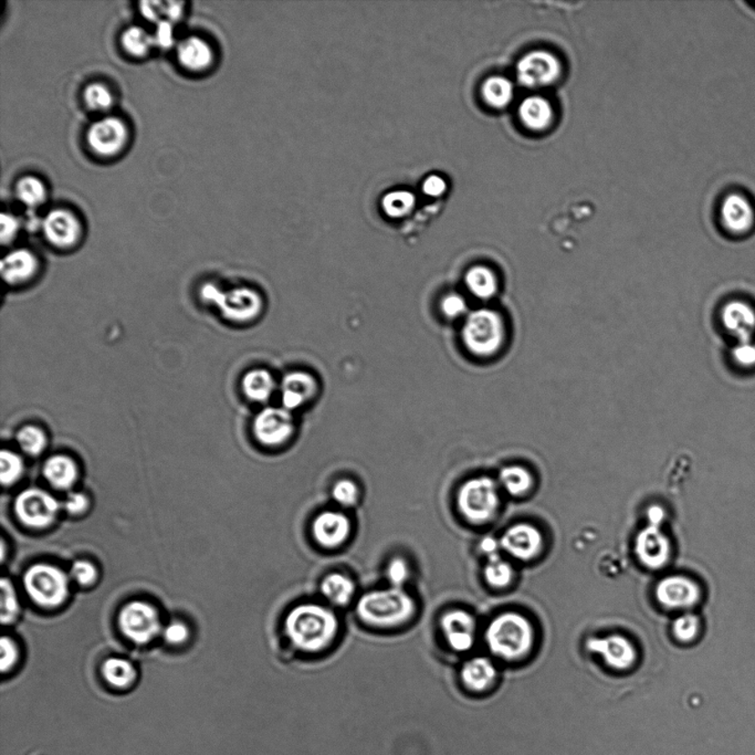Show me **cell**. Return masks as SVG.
I'll list each match as a JSON object with an SVG mask.
<instances>
[{
	"mask_svg": "<svg viewBox=\"0 0 755 755\" xmlns=\"http://www.w3.org/2000/svg\"><path fill=\"white\" fill-rule=\"evenodd\" d=\"M285 626L287 637L297 649L316 652L327 649L336 639L338 621L331 609L302 604L287 614Z\"/></svg>",
	"mask_w": 755,
	"mask_h": 755,
	"instance_id": "6da1fadb",
	"label": "cell"
},
{
	"mask_svg": "<svg viewBox=\"0 0 755 755\" xmlns=\"http://www.w3.org/2000/svg\"><path fill=\"white\" fill-rule=\"evenodd\" d=\"M486 643L498 659L520 660L533 649L534 629L526 616L516 612L503 613L488 626Z\"/></svg>",
	"mask_w": 755,
	"mask_h": 755,
	"instance_id": "7a4b0ae2",
	"label": "cell"
},
{
	"mask_svg": "<svg viewBox=\"0 0 755 755\" xmlns=\"http://www.w3.org/2000/svg\"><path fill=\"white\" fill-rule=\"evenodd\" d=\"M416 605L402 588H390L369 592L357 603L362 620L378 628H393L408 621L415 614Z\"/></svg>",
	"mask_w": 755,
	"mask_h": 755,
	"instance_id": "3957f363",
	"label": "cell"
},
{
	"mask_svg": "<svg viewBox=\"0 0 755 755\" xmlns=\"http://www.w3.org/2000/svg\"><path fill=\"white\" fill-rule=\"evenodd\" d=\"M462 341L472 356L482 358L498 356L507 341L505 318L500 312L488 307L469 313L462 327Z\"/></svg>",
	"mask_w": 755,
	"mask_h": 755,
	"instance_id": "277c9868",
	"label": "cell"
},
{
	"mask_svg": "<svg viewBox=\"0 0 755 755\" xmlns=\"http://www.w3.org/2000/svg\"><path fill=\"white\" fill-rule=\"evenodd\" d=\"M457 503L467 520L474 525H486L499 510V486L489 477L472 478L461 486Z\"/></svg>",
	"mask_w": 755,
	"mask_h": 755,
	"instance_id": "5b68a950",
	"label": "cell"
},
{
	"mask_svg": "<svg viewBox=\"0 0 755 755\" xmlns=\"http://www.w3.org/2000/svg\"><path fill=\"white\" fill-rule=\"evenodd\" d=\"M69 578L50 564H35L25 572L24 587L29 598L43 608H58L69 595Z\"/></svg>",
	"mask_w": 755,
	"mask_h": 755,
	"instance_id": "8992f818",
	"label": "cell"
},
{
	"mask_svg": "<svg viewBox=\"0 0 755 755\" xmlns=\"http://www.w3.org/2000/svg\"><path fill=\"white\" fill-rule=\"evenodd\" d=\"M200 296L203 299L218 306L223 316L231 321L253 320L263 309L260 296L247 287L222 292L213 285H206L200 290Z\"/></svg>",
	"mask_w": 755,
	"mask_h": 755,
	"instance_id": "52a82bcc",
	"label": "cell"
},
{
	"mask_svg": "<svg viewBox=\"0 0 755 755\" xmlns=\"http://www.w3.org/2000/svg\"><path fill=\"white\" fill-rule=\"evenodd\" d=\"M61 505L49 492L38 488L20 492L15 500L14 509L25 526L34 528H47L55 521Z\"/></svg>",
	"mask_w": 755,
	"mask_h": 755,
	"instance_id": "ba28073f",
	"label": "cell"
},
{
	"mask_svg": "<svg viewBox=\"0 0 755 755\" xmlns=\"http://www.w3.org/2000/svg\"><path fill=\"white\" fill-rule=\"evenodd\" d=\"M119 626L123 635L140 645L150 643L163 630L157 610L152 605L138 600L122 609Z\"/></svg>",
	"mask_w": 755,
	"mask_h": 755,
	"instance_id": "9c48e42d",
	"label": "cell"
},
{
	"mask_svg": "<svg viewBox=\"0 0 755 755\" xmlns=\"http://www.w3.org/2000/svg\"><path fill=\"white\" fill-rule=\"evenodd\" d=\"M561 72L558 56L544 50H534L523 55L517 65L518 84L530 89L551 86L558 81Z\"/></svg>",
	"mask_w": 755,
	"mask_h": 755,
	"instance_id": "30bf717a",
	"label": "cell"
},
{
	"mask_svg": "<svg viewBox=\"0 0 755 755\" xmlns=\"http://www.w3.org/2000/svg\"><path fill=\"white\" fill-rule=\"evenodd\" d=\"M700 584L684 575H670L659 580L656 599L667 609H690L701 599Z\"/></svg>",
	"mask_w": 755,
	"mask_h": 755,
	"instance_id": "8fae6325",
	"label": "cell"
},
{
	"mask_svg": "<svg viewBox=\"0 0 755 755\" xmlns=\"http://www.w3.org/2000/svg\"><path fill=\"white\" fill-rule=\"evenodd\" d=\"M128 131L126 123L115 116H106L89 128L91 150L104 157L116 156L126 147Z\"/></svg>",
	"mask_w": 755,
	"mask_h": 755,
	"instance_id": "7c38bea8",
	"label": "cell"
},
{
	"mask_svg": "<svg viewBox=\"0 0 755 755\" xmlns=\"http://www.w3.org/2000/svg\"><path fill=\"white\" fill-rule=\"evenodd\" d=\"M587 649L602 657L606 665L619 671L629 670L639 659L634 644L626 637L616 634L594 637L587 641Z\"/></svg>",
	"mask_w": 755,
	"mask_h": 755,
	"instance_id": "4fadbf2b",
	"label": "cell"
},
{
	"mask_svg": "<svg viewBox=\"0 0 755 755\" xmlns=\"http://www.w3.org/2000/svg\"><path fill=\"white\" fill-rule=\"evenodd\" d=\"M254 434L261 444L269 447L285 444L294 434V419L286 408L261 410L254 422Z\"/></svg>",
	"mask_w": 755,
	"mask_h": 755,
	"instance_id": "5bb4252c",
	"label": "cell"
},
{
	"mask_svg": "<svg viewBox=\"0 0 755 755\" xmlns=\"http://www.w3.org/2000/svg\"><path fill=\"white\" fill-rule=\"evenodd\" d=\"M635 553L645 568L660 569L669 562L671 544L660 527L649 525L637 534Z\"/></svg>",
	"mask_w": 755,
	"mask_h": 755,
	"instance_id": "9a60e30c",
	"label": "cell"
},
{
	"mask_svg": "<svg viewBox=\"0 0 755 755\" xmlns=\"http://www.w3.org/2000/svg\"><path fill=\"white\" fill-rule=\"evenodd\" d=\"M500 547L512 558L520 561H530L542 551V533L528 523H518L503 533Z\"/></svg>",
	"mask_w": 755,
	"mask_h": 755,
	"instance_id": "2e32d148",
	"label": "cell"
},
{
	"mask_svg": "<svg viewBox=\"0 0 755 755\" xmlns=\"http://www.w3.org/2000/svg\"><path fill=\"white\" fill-rule=\"evenodd\" d=\"M43 228L45 238L59 249L74 248L81 239L80 220L70 210H51L44 219Z\"/></svg>",
	"mask_w": 755,
	"mask_h": 755,
	"instance_id": "e0dca14e",
	"label": "cell"
},
{
	"mask_svg": "<svg viewBox=\"0 0 755 755\" xmlns=\"http://www.w3.org/2000/svg\"><path fill=\"white\" fill-rule=\"evenodd\" d=\"M441 629L449 646L456 651L466 652L474 647L476 619L466 610H451L440 620Z\"/></svg>",
	"mask_w": 755,
	"mask_h": 755,
	"instance_id": "ac0fdd59",
	"label": "cell"
},
{
	"mask_svg": "<svg viewBox=\"0 0 755 755\" xmlns=\"http://www.w3.org/2000/svg\"><path fill=\"white\" fill-rule=\"evenodd\" d=\"M351 521L341 512L321 513L313 522L312 532L317 542L327 549H336L347 540L351 533Z\"/></svg>",
	"mask_w": 755,
	"mask_h": 755,
	"instance_id": "d6986e66",
	"label": "cell"
},
{
	"mask_svg": "<svg viewBox=\"0 0 755 755\" xmlns=\"http://www.w3.org/2000/svg\"><path fill=\"white\" fill-rule=\"evenodd\" d=\"M721 220L724 227L732 234H746L755 223V212L751 202L740 194H731L721 205Z\"/></svg>",
	"mask_w": 755,
	"mask_h": 755,
	"instance_id": "ffe728a7",
	"label": "cell"
},
{
	"mask_svg": "<svg viewBox=\"0 0 755 755\" xmlns=\"http://www.w3.org/2000/svg\"><path fill=\"white\" fill-rule=\"evenodd\" d=\"M721 323L739 342L751 341L755 332V310L747 302L734 300L722 307Z\"/></svg>",
	"mask_w": 755,
	"mask_h": 755,
	"instance_id": "44dd1931",
	"label": "cell"
},
{
	"mask_svg": "<svg viewBox=\"0 0 755 755\" xmlns=\"http://www.w3.org/2000/svg\"><path fill=\"white\" fill-rule=\"evenodd\" d=\"M38 269V259L27 249L12 251L0 264L4 280L12 286L23 285L32 280Z\"/></svg>",
	"mask_w": 755,
	"mask_h": 755,
	"instance_id": "7402d4cb",
	"label": "cell"
},
{
	"mask_svg": "<svg viewBox=\"0 0 755 755\" xmlns=\"http://www.w3.org/2000/svg\"><path fill=\"white\" fill-rule=\"evenodd\" d=\"M317 392V379L306 372L287 374L282 381V404L287 410H295L309 402Z\"/></svg>",
	"mask_w": 755,
	"mask_h": 755,
	"instance_id": "603a6c76",
	"label": "cell"
},
{
	"mask_svg": "<svg viewBox=\"0 0 755 755\" xmlns=\"http://www.w3.org/2000/svg\"><path fill=\"white\" fill-rule=\"evenodd\" d=\"M498 670L490 659L476 657L467 661L461 669V680L467 690L472 692H486L496 684Z\"/></svg>",
	"mask_w": 755,
	"mask_h": 755,
	"instance_id": "cb8c5ba5",
	"label": "cell"
},
{
	"mask_svg": "<svg viewBox=\"0 0 755 755\" xmlns=\"http://www.w3.org/2000/svg\"><path fill=\"white\" fill-rule=\"evenodd\" d=\"M177 58L185 69L200 72L207 70L213 65L214 53L207 41L189 37L179 43Z\"/></svg>",
	"mask_w": 755,
	"mask_h": 755,
	"instance_id": "d4e9b609",
	"label": "cell"
},
{
	"mask_svg": "<svg viewBox=\"0 0 755 755\" xmlns=\"http://www.w3.org/2000/svg\"><path fill=\"white\" fill-rule=\"evenodd\" d=\"M518 116L528 130L542 132L551 126L554 111L546 97L533 96L522 101L518 106Z\"/></svg>",
	"mask_w": 755,
	"mask_h": 755,
	"instance_id": "484cf974",
	"label": "cell"
},
{
	"mask_svg": "<svg viewBox=\"0 0 755 755\" xmlns=\"http://www.w3.org/2000/svg\"><path fill=\"white\" fill-rule=\"evenodd\" d=\"M44 476L55 489L68 490L78 480L79 469L69 456L55 455L45 461Z\"/></svg>",
	"mask_w": 755,
	"mask_h": 755,
	"instance_id": "4316f807",
	"label": "cell"
},
{
	"mask_svg": "<svg viewBox=\"0 0 755 755\" xmlns=\"http://www.w3.org/2000/svg\"><path fill=\"white\" fill-rule=\"evenodd\" d=\"M467 287L477 299L490 300L499 290V280L496 272L487 266H474L465 276Z\"/></svg>",
	"mask_w": 755,
	"mask_h": 755,
	"instance_id": "83f0119b",
	"label": "cell"
},
{
	"mask_svg": "<svg viewBox=\"0 0 755 755\" xmlns=\"http://www.w3.org/2000/svg\"><path fill=\"white\" fill-rule=\"evenodd\" d=\"M481 95L486 104L493 109H505L515 96V86L506 76H490L481 86Z\"/></svg>",
	"mask_w": 755,
	"mask_h": 755,
	"instance_id": "f1b7e54d",
	"label": "cell"
},
{
	"mask_svg": "<svg viewBox=\"0 0 755 755\" xmlns=\"http://www.w3.org/2000/svg\"><path fill=\"white\" fill-rule=\"evenodd\" d=\"M243 390L246 397L254 402H268L275 390V379L266 369H253L243 378Z\"/></svg>",
	"mask_w": 755,
	"mask_h": 755,
	"instance_id": "f546056e",
	"label": "cell"
},
{
	"mask_svg": "<svg viewBox=\"0 0 755 755\" xmlns=\"http://www.w3.org/2000/svg\"><path fill=\"white\" fill-rule=\"evenodd\" d=\"M321 592L333 604L343 606L350 603L356 592V585L351 579L334 573L322 580Z\"/></svg>",
	"mask_w": 755,
	"mask_h": 755,
	"instance_id": "4dcf8cb0",
	"label": "cell"
},
{
	"mask_svg": "<svg viewBox=\"0 0 755 755\" xmlns=\"http://www.w3.org/2000/svg\"><path fill=\"white\" fill-rule=\"evenodd\" d=\"M499 484L512 497H522L531 490V472L521 466H508L500 471Z\"/></svg>",
	"mask_w": 755,
	"mask_h": 755,
	"instance_id": "1f68e13d",
	"label": "cell"
},
{
	"mask_svg": "<svg viewBox=\"0 0 755 755\" xmlns=\"http://www.w3.org/2000/svg\"><path fill=\"white\" fill-rule=\"evenodd\" d=\"M102 674L110 685L126 688L135 682L136 670L130 661L122 659H109L102 666Z\"/></svg>",
	"mask_w": 755,
	"mask_h": 755,
	"instance_id": "d6a6232c",
	"label": "cell"
},
{
	"mask_svg": "<svg viewBox=\"0 0 755 755\" xmlns=\"http://www.w3.org/2000/svg\"><path fill=\"white\" fill-rule=\"evenodd\" d=\"M16 196L29 208H37L47 199V188L41 179L25 176L16 185Z\"/></svg>",
	"mask_w": 755,
	"mask_h": 755,
	"instance_id": "836d02e7",
	"label": "cell"
},
{
	"mask_svg": "<svg viewBox=\"0 0 755 755\" xmlns=\"http://www.w3.org/2000/svg\"><path fill=\"white\" fill-rule=\"evenodd\" d=\"M122 45L127 54L141 58L150 53L153 45H156V41L154 35L148 34L146 29L135 25L123 33Z\"/></svg>",
	"mask_w": 755,
	"mask_h": 755,
	"instance_id": "e575fe53",
	"label": "cell"
},
{
	"mask_svg": "<svg viewBox=\"0 0 755 755\" xmlns=\"http://www.w3.org/2000/svg\"><path fill=\"white\" fill-rule=\"evenodd\" d=\"M16 438L20 449L28 456L37 457L47 448V435L38 426H25L18 431Z\"/></svg>",
	"mask_w": 755,
	"mask_h": 755,
	"instance_id": "d590c367",
	"label": "cell"
},
{
	"mask_svg": "<svg viewBox=\"0 0 755 755\" xmlns=\"http://www.w3.org/2000/svg\"><path fill=\"white\" fill-rule=\"evenodd\" d=\"M484 574L487 583L496 589L507 588L515 577L511 565L503 561L499 556L488 558Z\"/></svg>",
	"mask_w": 755,
	"mask_h": 755,
	"instance_id": "8d00e7d4",
	"label": "cell"
},
{
	"mask_svg": "<svg viewBox=\"0 0 755 755\" xmlns=\"http://www.w3.org/2000/svg\"><path fill=\"white\" fill-rule=\"evenodd\" d=\"M0 589H2V594H0V619H2L3 624L9 625L18 618L20 612L19 599L12 580L7 578L2 579Z\"/></svg>",
	"mask_w": 755,
	"mask_h": 755,
	"instance_id": "74e56055",
	"label": "cell"
},
{
	"mask_svg": "<svg viewBox=\"0 0 755 755\" xmlns=\"http://www.w3.org/2000/svg\"><path fill=\"white\" fill-rule=\"evenodd\" d=\"M0 468H2L0 479H2L3 486H13L24 474V460L14 451L4 449L0 454Z\"/></svg>",
	"mask_w": 755,
	"mask_h": 755,
	"instance_id": "f35d334b",
	"label": "cell"
},
{
	"mask_svg": "<svg viewBox=\"0 0 755 755\" xmlns=\"http://www.w3.org/2000/svg\"><path fill=\"white\" fill-rule=\"evenodd\" d=\"M415 206L413 194L405 191L392 192L383 199V209L389 217L402 218L412 212Z\"/></svg>",
	"mask_w": 755,
	"mask_h": 755,
	"instance_id": "ab89813d",
	"label": "cell"
},
{
	"mask_svg": "<svg viewBox=\"0 0 755 755\" xmlns=\"http://www.w3.org/2000/svg\"><path fill=\"white\" fill-rule=\"evenodd\" d=\"M84 99L90 110L101 113L109 111L115 102L112 92L102 84H91L86 86Z\"/></svg>",
	"mask_w": 755,
	"mask_h": 755,
	"instance_id": "60d3db41",
	"label": "cell"
},
{
	"mask_svg": "<svg viewBox=\"0 0 755 755\" xmlns=\"http://www.w3.org/2000/svg\"><path fill=\"white\" fill-rule=\"evenodd\" d=\"M701 623L698 616L686 613L680 616L672 623V634L681 643H691L700 636Z\"/></svg>",
	"mask_w": 755,
	"mask_h": 755,
	"instance_id": "b9f144b4",
	"label": "cell"
},
{
	"mask_svg": "<svg viewBox=\"0 0 755 755\" xmlns=\"http://www.w3.org/2000/svg\"><path fill=\"white\" fill-rule=\"evenodd\" d=\"M333 499L338 505L343 507H352L356 505L358 498V489L356 484L351 480H340L332 490Z\"/></svg>",
	"mask_w": 755,
	"mask_h": 755,
	"instance_id": "7bdbcfd3",
	"label": "cell"
},
{
	"mask_svg": "<svg viewBox=\"0 0 755 755\" xmlns=\"http://www.w3.org/2000/svg\"><path fill=\"white\" fill-rule=\"evenodd\" d=\"M70 575L82 587H88V585L94 584L97 578L95 565L86 561V559H79V561L72 564Z\"/></svg>",
	"mask_w": 755,
	"mask_h": 755,
	"instance_id": "ee69618b",
	"label": "cell"
},
{
	"mask_svg": "<svg viewBox=\"0 0 755 755\" xmlns=\"http://www.w3.org/2000/svg\"><path fill=\"white\" fill-rule=\"evenodd\" d=\"M441 311L447 317L458 318L465 316L468 311V305H467L464 297L458 294H450L447 295L441 301Z\"/></svg>",
	"mask_w": 755,
	"mask_h": 755,
	"instance_id": "f6af8a7d",
	"label": "cell"
},
{
	"mask_svg": "<svg viewBox=\"0 0 755 755\" xmlns=\"http://www.w3.org/2000/svg\"><path fill=\"white\" fill-rule=\"evenodd\" d=\"M734 362L740 367H755V344L751 341L739 342L731 352Z\"/></svg>",
	"mask_w": 755,
	"mask_h": 755,
	"instance_id": "bcb514c9",
	"label": "cell"
},
{
	"mask_svg": "<svg viewBox=\"0 0 755 755\" xmlns=\"http://www.w3.org/2000/svg\"><path fill=\"white\" fill-rule=\"evenodd\" d=\"M409 577L408 563L403 559H394L388 564V578L394 588H402Z\"/></svg>",
	"mask_w": 755,
	"mask_h": 755,
	"instance_id": "7dc6e473",
	"label": "cell"
},
{
	"mask_svg": "<svg viewBox=\"0 0 755 755\" xmlns=\"http://www.w3.org/2000/svg\"><path fill=\"white\" fill-rule=\"evenodd\" d=\"M0 649H2V660H0V667L2 671L6 672L16 664L18 660V649L16 643L9 637H3L0 641Z\"/></svg>",
	"mask_w": 755,
	"mask_h": 755,
	"instance_id": "c3c4849f",
	"label": "cell"
},
{
	"mask_svg": "<svg viewBox=\"0 0 755 755\" xmlns=\"http://www.w3.org/2000/svg\"><path fill=\"white\" fill-rule=\"evenodd\" d=\"M162 634L164 639H166L168 644L179 645L187 640L189 629L187 626L181 623V621H173V623L167 625L166 629H163Z\"/></svg>",
	"mask_w": 755,
	"mask_h": 755,
	"instance_id": "681fc988",
	"label": "cell"
},
{
	"mask_svg": "<svg viewBox=\"0 0 755 755\" xmlns=\"http://www.w3.org/2000/svg\"><path fill=\"white\" fill-rule=\"evenodd\" d=\"M0 225H2L0 239H2L3 245L12 244L19 233V220L16 217H14L13 215L3 213Z\"/></svg>",
	"mask_w": 755,
	"mask_h": 755,
	"instance_id": "f907efd6",
	"label": "cell"
},
{
	"mask_svg": "<svg viewBox=\"0 0 755 755\" xmlns=\"http://www.w3.org/2000/svg\"><path fill=\"white\" fill-rule=\"evenodd\" d=\"M154 41H156V45H158V47L163 49L172 48L174 43H176L173 23L167 22V20H162V22H159L157 24L156 32L154 34Z\"/></svg>",
	"mask_w": 755,
	"mask_h": 755,
	"instance_id": "816d5d0a",
	"label": "cell"
},
{
	"mask_svg": "<svg viewBox=\"0 0 755 755\" xmlns=\"http://www.w3.org/2000/svg\"><path fill=\"white\" fill-rule=\"evenodd\" d=\"M89 507V499L84 493L71 492L64 502V508L69 515L78 516Z\"/></svg>",
	"mask_w": 755,
	"mask_h": 755,
	"instance_id": "f5cc1de1",
	"label": "cell"
},
{
	"mask_svg": "<svg viewBox=\"0 0 755 755\" xmlns=\"http://www.w3.org/2000/svg\"><path fill=\"white\" fill-rule=\"evenodd\" d=\"M140 12L144 18L158 24L164 17V2H143Z\"/></svg>",
	"mask_w": 755,
	"mask_h": 755,
	"instance_id": "db71d44e",
	"label": "cell"
},
{
	"mask_svg": "<svg viewBox=\"0 0 755 755\" xmlns=\"http://www.w3.org/2000/svg\"><path fill=\"white\" fill-rule=\"evenodd\" d=\"M447 183L443 177L433 176L425 179L423 191L428 196L438 197L446 192Z\"/></svg>",
	"mask_w": 755,
	"mask_h": 755,
	"instance_id": "11a10c76",
	"label": "cell"
},
{
	"mask_svg": "<svg viewBox=\"0 0 755 755\" xmlns=\"http://www.w3.org/2000/svg\"><path fill=\"white\" fill-rule=\"evenodd\" d=\"M184 14V3L164 2V17L167 22L176 23Z\"/></svg>",
	"mask_w": 755,
	"mask_h": 755,
	"instance_id": "9f6ffc18",
	"label": "cell"
},
{
	"mask_svg": "<svg viewBox=\"0 0 755 755\" xmlns=\"http://www.w3.org/2000/svg\"><path fill=\"white\" fill-rule=\"evenodd\" d=\"M666 517V513L664 508L660 506H651L647 511V518H649V525L660 527L661 523L664 522Z\"/></svg>",
	"mask_w": 755,
	"mask_h": 755,
	"instance_id": "6f0895ef",
	"label": "cell"
},
{
	"mask_svg": "<svg viewBox=\"0 0 755 755\" xmlns=\"http://www.w3.org/2000/svg\"><path fill=\"white\" fill-rule=\"evenodd\" d=\"M481 551L486 553L488 558L499 556L500 541H497L493 538H485L480 544Z\"/></svg>",
	"mask_w": 755,
	"mask_h": 755,
	"instance_id": "680465c9",
	"label": "cell"
}]
</instances>
